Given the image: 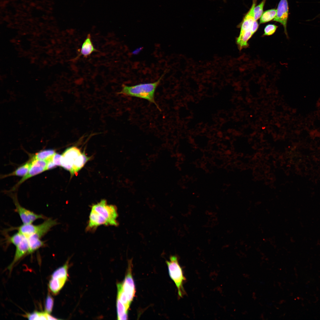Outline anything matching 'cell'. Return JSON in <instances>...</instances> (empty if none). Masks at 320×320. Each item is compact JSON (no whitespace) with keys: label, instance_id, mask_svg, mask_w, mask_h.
I'll use <instances>...</instances> for the list:
<instances>
[{"label":"cell","instance_id":"obj_1","mask_svg":"<svg viewBox=\"0 0 320 320\" xmlns=\"http://www.w3.org/2000/svg\"><path fill=\"white\" fill-rule=\"evenodd\" d=\"M118 216L116 206L108 204L106 200H102L91 207L87 228L95 230L101 225L117 226Z\"/></svg>","mask_w":320,"mask_h":320},{"label":"cell","instance_id":"obj_2","mask_svg":"<svg viewBox=\"0 0 320 320\" xmlns=\"http://www.w3.org/2000/svg\"><path fill=\"white\" fill-rule=\"evenodd\" d=\"M165 73H164L157 81L153 82L141 83L130 86L123 84L121 90L118 94L145 100L154 104L161 111L155 100V93Z\"/></svg>","mask_w":320,"mask_h":320},{"label":"cell","instance_id":"obj_3","mask_svg":"<svg viewBox=\"0 0 320 320\" xmlns=\"http://www.w3.org/2000/svg\"><path fill=\"white\" fill-rule=\"evenodd\" d=\"M90 159L77 147L66 149L61 155V166L69 171L71 176L76 174Z\"/></svg>","mask_w":320,"mask_h":320},{"label":"cell","instance_id":"obj_4","mask_svg":"<svg viewBox=\"0 0 320 320\" xmlns=\"http://www.w3.org/2000/svg\"><path fill=\"white\" fill-rule=\"evenodd\" d=\"M56 220L51 218L46 220L42 223L34 225L32 223L23 224L17 228L18 232L27 238L32 235L41 238L53 227L56 225Z\"/></svg>","mask_w":320,"mask_h":320},{"label":"cell","instance_id":"obj_5","mask_svg":"<svg viewBox=\"0 0 320 320\" xmlns=\"http://www.w3.org/2000/svg\"><path fill=\"white\" fill-rule=\"evenodd\" d=\"M169 275L177 288L178 294L180 297L185 294L183 287L186 280L183 275L182 268L179 264L177 257L175 255L170 257L169 260L166 261Z\"/></svg>","mask_w":320,"mask_h":320},{"label":"cell","instance_id":"obj_6","mask_svg":"<svg viewBox=\"0 0 320 320\" xmlns=\"http://www.w3.org/2000/svg\"><path fill=\"white\" fill-rule=\"evenodd\" d=\"M68 263V260L63 265L55 270L51 276L48 287L50 291L54 295L59 293L67 280Z\"/></svg>","mask_w":320,"mask_h":320},{"label":"cell","instance_id":"obj_7","mask_svg":"<svg viewBox=\"0 0 320 320\" xmlns=\"http://www.w3.org/2000/svg\"><path fill=\"white\" fill-rule=\"evenodd\" d=\"M132 260H130L128 261V268L124 280L122 283H119L123 292L130 303L133 300L135 292L132 273Z\"/></svg>","mask_w":320,"mask_h":320},{"label":"cell","instance_id":"obj_8","mask_svg":"<svg viewBox=\"0 0 320 320\" xmlns=\"http://www.w3.org/2000/svg\"><path fill=\"white\" fill-rule=\"evenodd\" d=\"M15 197L12 196L15 207V211L18 214L23 224L32 223L37 219L45 218L43 215L36 214L22 206Z\"/></svg>","mask_w":320,"mask_h":320},{"label":"cell","instance_id":"obj_9","mask_svg":"<svg viewBox=\"0 0 320 320\" xmlns=\"http://www.w3.org/2000/svg\"><path fill=\"white\" fill-rule=\"evenodd\" d=\"M28 173L18 182L14 189L27 179L46 170L47 161L35 159L33 158Z\"/></svg>","mask_w":320,"mask_h":320},{"label":"cell","instance_id":"obj_10","mask_svg":"<svg viewBox=\"0 0 320 320\" xmlns=\"http://www.w3.org/2000/svg\"><path fill=\"white\" fill-rule=\"evenodd\" d=\"M289 15V6L287 0H280L276 9V15L273 21L282 25L285 34L288 37L287 27Z\"/></svg>","mask_w":320,"mask_h":320},{"label":"cell","instance_id":"obj_11","mask_svg":"<svg viewBox=\"0 0 320 320\" xmlns=\"http://www.w3.org/2000/svg\"><path fill=\"white\" fill-rule=\"evenodd\" d=\"M16 250L12 261L7 267L10 271L15 264L26 254H28L29 247L27 237L16 246Z\"/></svg>","mask_w":320,"mask_h":320},{"label":"cell","instance_id":"obj_12","mask_svg":"<svg viewBox=\"0 0 320 320\" xmlns=\"http://www.w3.org/2000/svg\"><path fill=\"white\" fill-rule=\"evenodd\" d=\"M257 1V0H253L250 8L244 17L240 25L241 30L239 34H242L249 30H251L252 26L254 21V9L256 4Z\"/></svg>","mask_w":320,"mask_h":320},{"label":"cell","instance_id":"obj_13","mask_svg":"<svg viewBox=\"0 0 320 320\" xmlns=\"http://www.w3.org/2000/svg\"><path fill=\"white\" fill-rule=\"evenodd\" d=\"M79 53L74 60H76L80 56H83L87 58L93 52L97 51L95 48L92 41L90 34H87L85 39L83 43L80 50Z\"/></svg>","mask_w":320,"mask_h":320},{"label":"cell","instance_id":"obj_14","mask_svg":"<svg viewBox=\"0 0 320 320\" xmlns=\"http://www.w3.org/2000/svg\"><path fill=\"white\" fill-rule=\"evenodd\" d=\"M29 247V254L36 251L44 245V242L35 236L32 235L27 238Z\"/></svg>","mask_w":320,"mask_h":320},{"label":"cell","instance_id":"obj_15","mask_svg":"<svg viewBox=\"0 0 320 320\" xmlns=\"http://www.w3.org/2000/svg\"><path fill=\"white\" fill-rule=\"evenodd\" d=\"M26 317L29 320H56L58 319L51 316L45 311H34L27 314Z\"/></svg>","mask_w":320,"mask_h":320},{"label":"cell","instance_id":"obj_16","mask_svg":"<svg viewBox=\"0 0 320 320\" xmlns=\"http://www.w3.org/2000/svg\"><path fill=\"white\" fill-rule=\"evenodd\" d=\"M31 164V161L26 162L19 167L12 173L4 176V177H7L10 176L24 177L28 173Z\"/></svg>","mask_w":320,"mask_h":320},{"label":"cell","instance_id":"obj_17","mask_svg":"<svg viewBox=\"0 0 320 320\" xmlns=\"http://www.w3.org/2000/svg\"><path fill=\"white\" fill-rule=\"evenodd\" d=\"M276 15V9H271L265 11L260 18V23H265L273 20Z\"/></svg>","mask_w":320,"mask_h":320},{"label":"cell","instance_id":"obj_18","mask_svg":"<svg viewBox=\"0 0 320 320\" xmlns=\"http://www.w3.org/2000/svg\"><path fill=\"white\" fill-rule=\"evenodd\" d=\"M55 153V151L52 149L44 150L36 153L33 158L46 160L52 157Z\"/></svg>","mask_w":320,"mask_h":320},{"label":"cell","instance_id":"obj_19","mask_svg":"<svg viewBox=\"0 0 320 320\" xmlns=\"http://www.w3.org/2000/svg\"><path fill=\"white\" fill-rule=\"evenodd\" d=\"M25 237L22 233L18 232L12 236H9L8 239V242L16 246L19 244Z\"/></svg>","mask_w":320,"mask_h":320},{"label":"cell","instance_id":"obj_20","mask_svg":"<svg viewBox=\"0 0 320 320\" xmlns=\"http://www.w3.org/2000/svg\"><path fill=\"white\" fill-rule=\"evenodd\" d=\"M266 1L263 0L258 5L255 7L254 11L255 20L257 21L262 16Z\"/></svg>","mask_w":320,"mask_h":320},{"label":"cell","instance_id":"obj_21","mask_svg":"<svg viewBox=\"0 0 320 320\" xmlns=\"http://www.w3.org/2000/svg\"><path fill=\"white\" fill-rule=\"evenodd\" d=\"M54 300L51 295L48 294L45 300V311L50 314L52 312Z\"/></svg>","mask_w":320,"mask_h":320},{"label":"cell","instance_id":"obj_22","mask_svg":"<svg viewBox=\"0 0 320 320\" xmlns=\"http://www.w3.org/2000/svg\"><path fill=\"white\" fill-rule=\"evenodd\" d=\"M278 26L274 24H270L266 26L264 29L263 36H270L276 31Z\"/></svg>","mask_w":320,"mask_h":320},{"label":"cell","instance_id":"obj_23","mask_svg":"<svg viewBox=\"0 0 320 320\" xmlns=\"http://www.w3.org/2000/svg\"><path fill=\"white\" fill-rule=\"evenodd\" d=\"M61 155L55 153L52 157V160L54 163L57 166H61Z\"/></svg>","mask_w":320,"mask_h":320},{"label":"cell","instance_id":"obj_24","mask_svg":"<svg viewBox=\"0 0 320 320\" xmlns=\"http://www.w3.org/2000/svg\"><path fill=\"white\" fill-rule=\"evenodd\" d=\"M52 157L46 160L47 161L46 170L53 169L57 166L52 161Z\"/></svg>","mask_w":320,"mask_h":320},{"label":"cell","instance_id":"obj_25","mask_svg":"<svg viewBox=\"0 0 320 320\" xmlns=\"http://www.w3.org/2000/svg\"><path fill=\"white\" fill-rule=\"evenodd\" d=\"M259 27L258 22L256 20L254 21L251 27V31L254 34L257 30Z\"/></svg>","mask_w":320,"mask_h":320}]
</instances>
